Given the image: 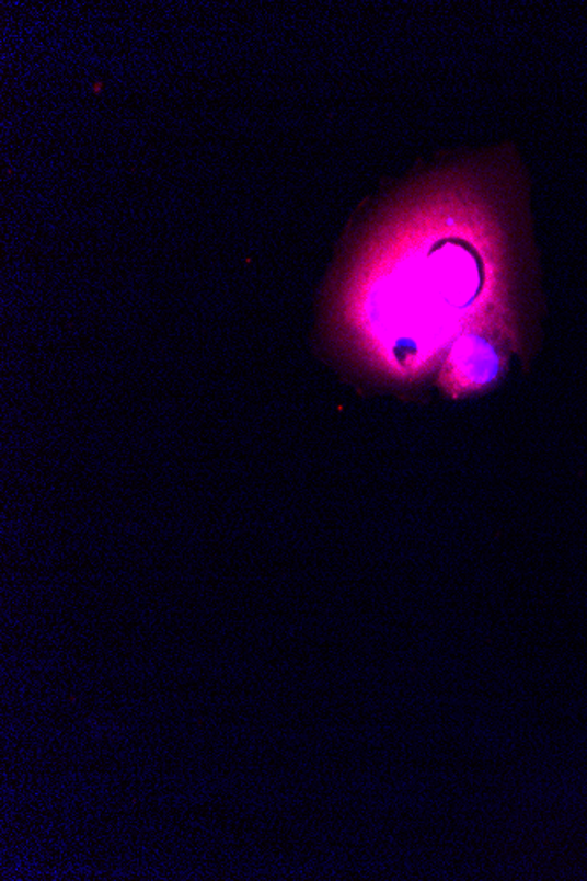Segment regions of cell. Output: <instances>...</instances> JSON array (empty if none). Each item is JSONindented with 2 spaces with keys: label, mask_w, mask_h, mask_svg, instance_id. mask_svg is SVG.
I'll use <instances>...</instances> for the list:
<instances>
[{
  "label": "cell",
  "mask_w": 587,
  "mask_h": 881,
  "mask_svg": "<svg viewBox=\"0 0 587 881\" xmlns=\"http://www.w3.org/2000/svg\"><path fill=\"white\" fill-rule=\"evenodd\" d=\"M454 361L464 379L484 384L493 379L498 370V356L487 343L479 339H467L458 343Z\"/></svg>",
  "instance_id": "cell-1"
}]
</instances>
